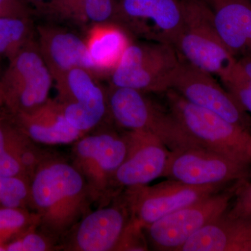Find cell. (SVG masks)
I'll use <instances>...</instances> for the list:
<instances>
[{"instance_id": "31", "label": "cell", "mask_w": 251, "mask_h": 251, "mask_svg": "<svg viewBox=\"0 0 251 251\" xmlns=\"http://www.w3.org/2000/svg\"><path fill=\"white\" fill-rule=\"evenodd\" d=\"M251 54V19L250 25H249V31H248L247 54Z\"/></svg>"}, {"instance_id": "25", "label": "cell", "mask_w": 251, "mask_h": 251, "mask_svg": "<svg viewBox=\"0 0 251 251\" xmlns=\"http://www.w3.org/2000/svg\"><path fill=\"white\" fill-rule=\"evenodd\" d=\"M29 201V186L19 176L0 175V208H22Z\"/></svg>"}, {"instance_id": "10", "label": "cell", "mask_w": 251, "mask_h": 251, "mask_svg": "<svg viewBox=\"0 0 251 251\" xmlns=\"http://www.w3.org/2000/svg\"><path fill=\"white\" fill-rule=\"evenodd\" d=\"M251 167L202 148L171 151L163 177L193 186H228L250 174Z\"/></svg>"}, {"instance_id": "13", "label": "cell", "mask_w": 251, "mask_h": 251, "mask_svg": "<svg viewBox=\"0 0 251 251\" xmlns=\"http://www.w3.org/2000/svg\"><path fill=\"white\" fill-rule=\"evenodd\" d=\"M132 217L125 198L89 213L74 229L69 248L78 251H119Z\"/></svg>"}, {"instance_id": "26", "label": "cell", "mask_w": 251, "mask_h": 251, "mask_svg": "<svg viewBox=\"0 0 251 251\" xmlns=\"http://www.w3.org/2000/svg\"><path fill=\"white\" fill-rule=\"evenodd\" d=\"M234 202L226 211L232 217L251 219V183L244 180L238 186Z\"/></svg>"}, {"instance_id": "2", "label": "cell", "mask_w": 251, "mask_h": 251, "mask_svg": "<svg viewBox=\"0 0 251 251\" xmlns=\"http://www.w3.org/2000/svg\"><path fill=\"white\" fill-rule=\"evenodd\" d=\"M180 3L182 23L175 49L185 60L226 82L236 58L218 32L211 8L204 0Z\"/></svg>"}, {"instance_id": "17", "label": "cell", "mask_w": 251, "mask_h": 251, "mask_svg": "<svg viewBox=\"0 0 251 251\" xmlns=\"http://www.w3.org/2000/svg\"><path fill=\"white\" fill-rule=\"evenodd\" d=\"M23 133L36 143L62 145L77 142L84 133L68 122L57 100L49 99L31 111L21 112Z\"/></svg>"}, {"instance_id": "29", "label": "cell", "mask_w": 251, "mask_h": 251, "mask_svg": "<svg viewBox=\"0 0 251 251\" xmlns=\"http://www.w3.org/2000/svg\"><path fill=\"white\" fill-rule=\"evenodd\" d=\"M238 105L244 111L251 113V80L239 85L226 87Z\"/></svg>"}, {"instance_id": "8", "label": "cell", "mask_w": 251, "mask_h": 251, "mask_svg": "<svg viewBox=\"0 0 251 251\" xmlns=\"http://www.w3.org/2000/svg\"><path fill=\"white\" fill-rule=\"evenodd\" d=\"M221 185L193 186L170 179L126 188L125 198L134 221L145 228L174 211L219 192Z\"/></svg>"}, {"instance_id": "15", "label": "cell", "mask_w": 251, "mask_h": 251, "mask_svg": "<svg viewBox=\"0 0 251 251\" xmlns=\"http://www.w3.org/2000/svg\"><path fill=\"white\" fill-rule=\"evenodd\" d=\"M38 45L53 80L73 68L91 71L85 39L62 28L40 25L37 28Z\"/></svg>"}, {"instance_id": "7", "label": "cell", "mask_w": 251, "mask_h": 251, "mask_svg": "<svg viewBox=\"0 0 251 251\" xmlns=\"http://www.w3.org/2000/svg\"><path fill=\"white\" fill-rule=\"evenodd\" d=\"M54 80L57 91L56 100L74 128L85 133L104 120L111 119L107 90L99 85L94 74L88 69L73 68Z\"/></svg>"}, {"instance_id": "16", "label": "cell", "mask_w": 251, "mask_h": 251, "mask_svg": "<svg viewBox=\"0 0 251 251\" xmlns=\"http://www.w3.org/2000/svg\"><path fill=\"white\" fill-rule=\"evenodd\" d=\"M179 251H251V219L226 212L198 231Z\"/></svg>"}, {"instance_id": "24", "label": "cell", "mask_w": 251, "mask_h": 251, "mask_svg": "<svg viewBox=\"0 0 251 251\" xmlns=\"http://www.w3.org/2000/svg\"><path fill=\"white\" fill-rule=\"evenodd\" d=\"M34 222L39 223L37 215L31 217L22 208H0V246L29 226H34Z\"/></svg>"}, {"instance_id": "27", "label": "cell", "mask_w": 251, "mask_h": 251, "mask_svg": "<svg viewBox=\"0 0 251 251\" xmlns=\"http://www.w3.org/2000/svg\"><path fill=\"white\" fill-rule=\"evenodd\" d=\"M47 238L36 232H27L5 247L7 251H44L50 250Z\"/></svg>"}, {"instance_id": "14", "label": "cell", "mask_w": 251, "mask_h": 251, "mask_svg": "<svg viewBox=\"0 0 251 251\" xmlns=\"http://www.w3.org/2000/svg\"><path fill=\"white\" fill-rule=\"evenodd\" d=\"M127 133L130 140L128 155L114 175L111 186H143L163 176L171 151L152 135Z\"/></svg>"}, {"instance_id": "33", "label": "cell", "mask_w": 251, "mask_h": 251, "mask_svg": "<svg viewBox=\"0 0 251 251\" xmlns=\"http://www.w3.org/2000/svg\"><path fill=\"white\" fill-rule=\"evenodd\" d=\"M34 1H37V2H40V1H44V0H34Z\"/></svg>"}, {"instance_id": "23", "label": "cell", "mask_w": 251, "mask_h": 251, "mask_svg": "<svg viewBox=\"0 0 251 251\" xmlns=\"http://www.w3.org/2000/svg\"><path fill=\"white\" fill-rule=\"evenodd\" d=\"M31 23L22 18H0V54L29 42Z\"/></svg>"}, {"instance_id": "12", "label": "cell", "mask_w": 251, "mask_h": 251, "mask_svg": "<svg viewBox=\"0 0 251 251\" xmlns=\"http://www.w3.org/2000/svg\"><path fill=\"white\" fill-rule=\"evenodd\" d=\"M180 0H120L118 25L154 42L175 46L181 31Z\"/></svg>"}, {"instance_id": "5", "label": "cell", "mask_w": 251, "mask_h": 251, "mask_svg": "<svg viewBox=\"0 0 251 251\" xmlns=\"http://www.w3.org/2000/svg\"><path fill=\"white\" fill-rule=\"evenodd\" d=\"M174 46L163 43L131 44L110 75V85L145 92H166L180 62Z\"/></svg>"}, {"instance_id": "6", "label": "cell", "mask_w": 251, "mask_h": 251, "mask_svg": "<svg viewBox=\"0 0 251 251\" xmlns=\"http://www.w3.org/2000/svg\"><path fill=\"white\" fill-rule=\"evenodd\" d=\"M242 181L181 208L145 227L154 250L179 251L198 231L227 211Z\"/></svg>"}, {"instance_id": "30", "label": "cell", "mask_w": 251, "mask_h": 251, "mask_svg": "<svg viewBox=\"0 0 251 251\" xmlns=\"http://www.w3.org/2000/svg\"><path fill=\"white\" fill-rule=\"evenodd\" d=\"M81 0H53V9L59 16L66 18H74L78 10Z\"/></svg>"}, {"instance_id": "28", "label": "cell", "mask_w": 251, "mask_h": 251, "mask_svg": "<svg viewBox=\"0 0 251 251\" xmlns=\"http://www.w3.org/2000/svg\"><path fill=\"white\" fill-rule=\"evenodd\" d=\"M251 80V55L245 54L239 59H236L230 75L226 82L225 86L239 85Z\"/></svg>"}, {"instance_id": "4", "label": "cell", "mask_w": 251, "mask_h": 251, "mask_svg": "<svg viewBox=\"0 0 251 251\" xmlns=\"http://www.w3.org/2000/svg\"><path fill=\"white\" fill-rule=\"evenodd\" d=\"M166 99L168 110L200 146L251 167V131L190 103L176 91H167Z\"/></svg>"}, {"instance_id": "20", "label": "cell", "mask_w": 251, "mask_h": 251, "mask_svg": "<svg viewBox=\"0 0 251 251\" xmlns=\"http://www.w3.org/2000/svg\"><path fill=\"white\" fill-rule=\"evenodd\" d=\"M53 80L52 74L45 65L34 76L10 94L11 101L21 112H29L39 108L49 100Z\"/></svg>"}, {"instance_id": "11", "label": "cell", "mask_w": 251, "mask_h": 251, "mask_svg": "<svg viewBox=\"0 0 251 251\" xmlns=\"http://www.w3.org/2000/svg\"><path fill=\"white\" fill-rule=\"evenodd\" d=\"M171 90L176 91L190 103L250 131L251 120L247 112L219 85L210 73L180 59L172 79Z\"/></svg>"}, {"instance_id": "18", "label": "cell", "mask_w": 251, "mask_h": 251, "mask_svg": "<svg viewBox=\"0 0 251 251\" xmlns=\"http://www.w3.org/2000/svg\"><path fill=\"white\" fill-rule=\"evenodd\" d=\"M85 41L91 71L109 77L132 43L128 31L113 23L93 25Z\"/></svg>"}, {"instance_id": "21", "label": "cell", "mask_w": 251, "mask_h": 251, "mask_svg": "<svg viewBox=\"0 0 251 251\" xmlns=\"http://www.w3.org/2000/svg\"><path fill=\"white\" fill-rule=\"evenodd\" d=\"M12 142L0 127V175L24 178L26 171L23 164L34 152Z\"/></svg>"}, {"instance_id": "19", "label": "cell", "mask_w": 251, "mask_h": 251, "mask_svg": "<svg viewBox=\"0 0 251 251\" xmlns=\"http://www.w3.org/2000/svg\"><path fill=\"white\" fill-rule=\"evenodd\" d=\"M204 1L211 8L218 32L230 52L234 57L247 54L251 0Z\"/></svg>"}, {"instance_id": "32", "label": "cell", "mask_w": 251, "mask_h": 251, "mask_svg": "<svg viewBox=\"0 0 251 251\" xmlns=\"http://www.w3.org/2000/svg\"><path fill=\"white\" fill-rule=\"evenodd\" d=\"M10 0H0V18H4L5 6L9 2Z\"/></svg>"}, {"instance_id": "22", "label": "cell", "mask_w": 251, "mask_h": 251, "mask_svg": "<svg viewBox=\"0 0 251 251\" xmlns=\"http://www.w3.org/2000/svg\"><path fill=\"white\" fill-rule=\"evenodd\" d=\"M75 20L93 25L118 24L119 2L116 0H81Z\"/></svg>"}, {"instance_id": "1", "label": "cell", "mask_w": 251, "mask_h": 251, "mask_svg": "<svg viewBox=\"0 0 251 251\" xmlns=\"http://www.w3.org/2000/svg\"><path fill=\"white\" fill-rule=\"evenodd\" d=\"M92 198L82 173L61 160L41 162L29 186V201L37 211L39 224L53 236L75 226Z\"/></svg>"}, {"instance_id": "9", "label": "cell", "mask_w": 251, "mask_h": 251, "mask_svg": "<svg viewBox=\"0 0 251 251\" xmlns=\"http://www.w3.org/2000/svg\"><path fill=\"white\" fill-rule=\"evenodd\" d=\"M129 145L127 132L121 135L114 130L77 140L73 150L74 166L83 175L93 197L111 187L112 178L126 158Z\"/></svg>"}, {"instance_id": "3", "label": "cell", "mask_w": 251, "mask_h": 251, "mask_svg": "<svg viewBox=\"0 0 251 251\" xmlns=\"http://www.w3.org/2000/svg\"><path fill=\"white\" fill-rule=\"evenodd\" d=\"M107 95L112 120L127 131L152 135L170 151L199 147L171 111L162 108L145 92L110 85Z\"/></svg>"}]
</instances>
